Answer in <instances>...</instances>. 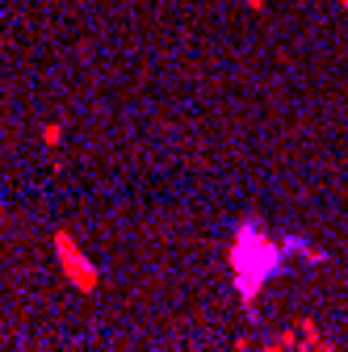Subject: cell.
I'll return each mask as SVG.
<instances>
[{
	"label": "cell",
	"mask_w": 348,
	"mask_h": 352,
	"mask_svg": "<svg viewBox=\"0 0 348 352\" xmlns=\"http://www.w3.org/2000/svg\"><path fill=\"white\" fill-rule=\"evenodd\" d=\"M285 239H273L265 235V227L256 223V218H239L235 223V239H231V277H235V294L243 306H256L260 289H265V281L273 273H281L285 264Z\"/></svg>",
	"instance_id": "cell-1"
},
{
	"label": "cell",
	"mask_w": 348,
	"mask_h": 352,
	"mask_svg": "<svg viewBox=\"0 0 348 352\" xmlns=\"http://www.w3.org/2000/svg\"><path fill=\"white\" fill-rule=\"evenodd\" d=\"M55 260H59L63 277H67L80 294H93V289H97L101 273H97V264L84 256V248L76 243V235H72V231H55Z\"/></svg>",
	"instance_id": "cell-2"
},
{
	"label": "cell",
	"mask_w": 348,
	"mask_h": 352,
	"mask_svg": "<svg viewBox=\"0 0 348 352\" xmlns=\"http://www.w3.org/2000/svg\"><path fill=\"white\" fill-rule=\"evenodd\" d=\"M42 143H47V147L59 143V126H55V122H51V126H42Z\"/></svg>",
	"instance_id": "cell-3"
},
{
	"label": "cell",
	"mask_w": 348,
	"mask_h": 352,
	"mask_svg": "<svg viewBox=\"0 0 348 352\" xmlns=\"http://www.w3.org/2000/svg\"><path fill=\"white\" fill-rule=\"evenodd\" d=\"M265 352H285V344H273V348H265Z\"/></svg>",
	"instance_id": "cell-4"
}]
</instances>
